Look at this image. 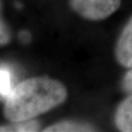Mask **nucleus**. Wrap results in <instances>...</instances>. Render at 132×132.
Returning <instances> with one entry per match:
<instances>
[{
  "mask_svg": "<svg viewBox=\"0 0 132 132\" xmlns=\"http://www.w3.org/2000/svg\"><path fill=\"white\" fill-rule=\"evenodd\" d=\"M68 89L61 81L47 76L24 79L6 98L3 114L11 122L33 119L66 102Z\"/></svg>",
  "mask_w": 132,
  "mask_h": 132,
  "instance_id": "1",
  "label": "nucleus"
},
{
  "mask_svg": "<svg viewBox=\"0 0 132 132\" xmlns=\"http://www.w3.org/2000/svg\"><path fill=\"white\" fill-rule=\"evenodd\" d=\"M121 0H70L71 10L84 20L103 21L116 13Z\"/></svg>",
  "mask_w": 132,
  "mask_h": 132,
  "instance_id": "2",
  "label": "nucleus"
},
{
  "mask_svg": "<svg viewBox=\"0 0 132 132\" xmlns=\"http://www.w3.org/2000/svg\"><path fill=\"white\" fill-rule=\"evenodd\" d=\"M114 56L123 68H132V16L122 28L114 48Z\"/></svg>",
  "mask_w": 132,
  "mask_h": 132,
  "instance_id": "3",
  "label": "nucleus"
},
{
  "mask_svg": "<svg viewBox=\"0 0 132 132\" xmlns=\"http://www.w3.org/2000/svg\"><path fill=\"white\" fill-rule=\"evenodd\" d=\"M114 124L121 132H132V94L123 99L114 113Z\"/></svg>",
  "mask_w": 132,
  "mask_h": 132,
  "instance_id": "4",
  "label": "nucleus"
},
{
  "mask_svg": "<svg viewBox=\"0 0 132 132\" xmlns=\"http://www.w3.org/2000/svg\"><path fill=\"white\" fill-rule=\"evenodd\" d=\"M96 128L89 123L73 121V120H63L59 122L53 123L46 128L42 129L43 132H84L95 131Z\"/></svg>",
  "mask_w": 132,
  "mask_h": 132,
  "instance_id": "5",
  "label": "nucleus"
},
{
  "mask_svg": "<svg viewBox=\"0 0 132 132\" xmlns=\"http://www.w3.org/2000/svg\"><path fill=\"white\" fill-rule=\"evenodd\" d=\"M41 130L39 121L33 119L24 121H15L0 125V132H35Z\"/></svg>",
  "mask_w": 132,
  "mask_h": 132,
  "instance_id": "6",
  "label": "nucleus"
},
{
  "mask_svg": "<svg viewBox=\"0 0 132 132\" xmlns=\"http://www.w3.org/2000/svg\"><path fill=\"white\" fill-rule=\"evenodd\" d=\"M12 40V31L2 16V2L0 0V48L8 45Z\"/></svg>",
  "mask_w": 132,
  "mask_h": 132,
  "instance_id": "7",
  "label": "nucleus"
},
{
  "mask_svg": "<svg viewBox=\"0 0 132 132\" xmlns=\"http://www.w3.org/2000/svg\"><path fill=\"white\" fill-rule=\"evenodd\" d=\"M12 90L11 75L6 69H0V95L8 97Z\"/></svg>",
  "mask_w": 132,
  "mask_h": 132,
  "instance_id": "8",
  "label": "nucleus"
},
{
  "mask_svg": "<svg viewBox=\"0 0 132 132\" xmlns=\"http://www.w3.org/2000/svg\"><path fill=\"white\" fill-rule=\"evenodd\" d=\"M121 87L124 92L132 94V68L124 75L121 80Z\"/></svg>",
  "mask_w": 132,
  "mask_h": 132,
  "instance_id": "9",
  "label": "nucleus"
},
{
  "mask_svg": "<svg viewBox=\"0 0 132 132\" xmlns=\"http://www.w3.org/2000/svg\"><path fill=\"white\" fill-rule=\"evenodd\" d=\"M21 38L24 42H28V40L30 39V34L28 31H22L21 32Z\"/></svg>",
  "mask_w": 132,
  "mask_h": 132,
  "instance_id": "10",
  "label": "nucleus"
}]
</instances>
